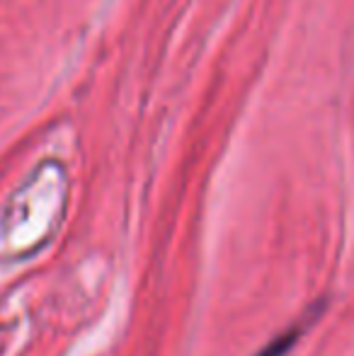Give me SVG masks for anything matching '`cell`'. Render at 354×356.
Here are the masks:
<instances>
[{
  "mask_svg": "<svg viewBox=\"0 0 354 356\" xmlns=\"http://www.w3.org/2000/svg\"><path fill=\"white\" fill-rule=\"evenodd\" d=\"M296 334H298L296 330H293V332H287V337L277 339V342H274L272 347L265 349V352H262V354H257V356H282V354L289 349V344H291L293 339H296Z\"/></svg>",
  "mask_w": 354,
  "mask_h": 356,
  "instance_id": "cell-1",
  "label": "cell"
}]
</instances>
